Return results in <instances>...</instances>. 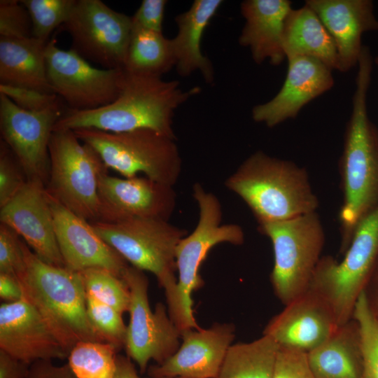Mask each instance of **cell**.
<instances>
[{"label":"cell","instance_id":"obj_7","mask_svg":"<svg viewBox=\"0 0 378 378\" xmlns=\"http://www.w3.org/2000/svg\"><path fill=\"white\" fill-rule=\"evenodd\" d=\"M192 195L199 209V218L194 230L179 241L176 250L178 307L173 321L180 332L200 329L193 314L192 293L203 285L200 270L209 251L220 243L241 245L244 233L234 223L222 224L221 204L213 193L196 183Z\"/></svg>","mask_w":378,"mask_h":378},{"label":"cell","instance_id":"obj_27","mask_svg":"<svg viewBox=\"0 0 378 378\" xmlns=\"http://www.w3.org/2000/svg\"><path fill=\"white\" fill-rule=\"evenodd\" d=\"M283 46L286 58L306 56L339 71L335 41L316 13L304 4L292 9L285 23Z\"/></svg>","mask_w":378,"mask_h":378},{"label":"cell","instance_id":"obj_19","mask_svg":"<svg viewBox=\"0 0 378 378\" xmlns=\"http://www.w3.org/2000/svg\"><path fill=\"white\" fill-rule=\"evenodd\" d=\"M234 331L232 323L183 331L181 345L164 361L148 368L150 377L217 378Z\"/></svg>","mask_w":378,"mask_h":378},{"label":"cell","instance_id":"obj_2","mask_svg":"<svg viewBox=\"0 0 378 378\" xmlns=\"http://www.w3.org/2000/svg\"><path fill=\"white\" fill-rule=\"evenodd\" d=\"M200 92L198 87L183 90L177 80L124 71L119 94L113 102L89 111L66 107L53 131L88 128L120 133L149 129L176 139L175 110Z\"/></svg>","mask_w":378,"mask_h":378},{"label":"cell","instance_id":"obj_14","mask_svg":"<svg viewBox=\"0 0 378 378\" xmlns=\"http://www.w3.org/2000/svg\"><path fill=\"white\" fill-rule=\"evenodd\" d=\"M62 100L39 111H27L0 93L1 140L9 147L27 179L46 185L50 172L49 144L53 128L62 116Z\"/></svg>","mask_w":378,"mask_h":378},{"label":"cell","instance_id":"obj_29","mask_svg":"<svg viewBox=\"0 0 378 378\" xmlns=\"http://www.w3.org/2000/svg\"><path fill=\"white\" fill-rule=\"evenodd\" d=\"M279 345L264 335L250 342L232 344L217 378H272Z\"/></svg>","mask_w":378,"mask_h":378},{"label":"cell","instance_id":"obj_24","mask_svg":"<svg viewBox=\"0 0 378 378\" xmlns=\"http://www.w3.org/2000/svg\"><path fill=\"white\" fill-rule=\"evenodd\" d=\"M221 0H195L186 12L175 18L176 36L171 39L176 68L181 76L200 71L204 80L211 83L214 69L210 60L201 50L203 34L223 4Z\"/></svg>","mask_w":378,"mask_h":378},{"label":"cell","instance_id":"obj_1","mask_svg":"<svg viewBox=\"0 0 378 378\" xmlns=\"http://www.w3.org/2000/svg\"><path fill=\"white\" fill-rule=\"evenodd\" d=\"M373 59L364 46L358 62L352 110L339 169L343 201L339 212L340 253L348 248L360 221L378 206V129L367 110Z\"/></svg>","mask_w":378,"mask_h":378},{"label":"cell","instance_id":"obj_28","mask_svg":"<svg viewBox=\"0 0 378 378\" xmlns=\"http://www.w3.org/2000/svg\"><path fill=\"white\" fill-rule=\"evenodd\" d=\"M175 65L171 39L166 38L162 33L132 27L124 71L162 77Z\"/></svg>","mask_w":378,"mask_h":378},{"label":"cell","instance_id":"obj_39","mask_svg":"<svg viewBox=\"0 0 378 378\" xmlns=\"http://www.w3.org/2000/svg\"><path fill=\"white\" fill-rule=\"evenodd\" d=\"M0 93L8 97L19 108L27 111H42L62 100L54 93L5 84H0Z\"/></svg>","mask_w":378,"mask_h":378},{"label":"cell","instance_id":"obj_31","mask_svg":"<svg viewBox=\"0 0 378 378\" xmlns=\"http://www.w3.org/2000/svg\"><path fill=\"white\" fill-rule=\"evenodd\" d=\"M86 295L115 309L122 314L129 311L130 290L125 281L103 268H89L81 272Z\"/></svg>","mask_w":378,"mask_h":378},{"label":"cell","instance_id":"obj_3","mask_svg":"<svg viewBox=\"0 0 378 378\" xmlns=\"http://www.w3.org/2000/svg\"><path fill=\"white\" fill-rule=\"evenodd\" d=\"M225 185L247 204L258 225L316 212L319 206L304 168L260 150L246 158Z\"/></svg>","mask_w":378,"mask_h":378},{"label":"cell","instance_id":"obj_6","mask_svg":"<svg viewBox=\"0 0 378 378\" xmlns=\"http://www.w3.org/2000/svg\"><path fill=\"white\" fill-rule=\"evenodd\" d=\"M73 131L108 169L125 178L144 174L161 183L174 186L177 183L182 160L175 139L149 129L120 133L88 128Z\"/></svg>","mask_w":378,"mask_h":378},{"label":"cell","instance_id":"obj_25","mask_svg":"<svg viewBox=\"0 0 378 378\" xmlns=\"http://www.w3.org/2000/svg\"><path fill=\"white\" fill-rule=\"evenodd\" d=\"M48 43L33 36L0 37V84L54 93L47 77Z\"/></svg>","mask_w":378,"mask_h":378},{"label":"cell","instance_id":"obj_15","mask_svg":"<svg viewBox=\"0 0 378 378\" xmlns=\"http://www.w3.org/2000/svg\"><path fill=\"white\" fill-rule=\"evenodd\" d=\"M102 172L98 181L97 221L117 223L132 218L169 220L176 203L172 186L146 176L118 178Z\"/></svg>","mask_w":378,"mask_h":378},{"label":"cell","instance_id":"obj_45","mask_svg":"<svg viewBox=\"0 0 378 378\" xmlns=\"http://www.w3.org/2000/svg\"><path fill=\"white\" fill-rule=\"evenodd\" d=\"M369 281H373L378 286V260Z\"/></svg>","mask_w":378,"mask_h":378},{"label":"cell","instance_id":"obj_13","mask_svg":"<svg viewBox=\"0 0 378 378\" xmlns=\"http://www.w3.org/2000/svg\"><path fill=\"white\" fill-rule=\"evenodd\" d=\"M46 62L50 86L69 109H96L119 94L123 69L95 68L72 50L59 48L55 38L47 43Z\"/></svg>","mask_w":378,"mask_h":378},{"label":"cell","instance_id":"obj_40","mask_svg":"<svg viewBox=\"0 0 378 378\" xmlns=\"http://www.w3.org/2000/svg\"><path fill=\"white\" fill-rule=\"evenodd\" d=\"M165 0H144L132 18V27L162 33Z\"/></svg>","mask_w":378,"mask_h":378},{"label":"cell","instance_id":"obj_8","mask_svg":"<svg viewBox=\"0 0 378 378\" xmlns=\"http://www.w3.org/2000/svg\"><path fill=\"white\" fill-rule=\"evenodd\" d=\"M342 255L322 256L309 287L330 304L340 326L353 318L378 260V206L360 221Z\"/></svg>","mask_w":378,"mask_h":378},{"label":"cell","instance_id":"obj_43","mask_svg":"<svg viewBox=\"0 0 378 378\" xmlns=\"http://www.w3.org/2000/svg\"><path fill=\"white\" fill-rule=\"evenodd\" d=\"M0 298L4 302L10 303L22 298V290L18 276L0 273Z\"/></svg>","mask_w":378,"mask_h":378},{"label":"cell","instance_id":"obj_9","mask_svg":"<svg viewBox=\"0 0 378 378\" xmlns=\"http://www.w3.org/2000/svg\"><path fill=\"white\" fill-rule=\"evenodd\" d=\"M270 238L274 262L271 273L274 291L285 305L309 287L322 257L325 232L316 212L291 219L258 225Z\"/></svg>","mask_w":378,"mask_h":378},{"label":"cell","instance_id":"obj_11","mask_svg":"<svg viewBox=\"0 0 378 378\" xmlns=\"http://www.w3.org/2000/svg\"><path fill=\"white\" fill-rule=\"evenodd\" d=\"M121 278L130 293V322L124 347L127 357L143 373L150 360L160 364L178 350L181 332L162 302L156 304L154 312L151 309L148 280L142 270L128 265Z\"/></svg>","mask_w":378,"mask_h":378},{"label":"cell","instance_id":"obj_18","mask_svg":"<svg viewBox=\"0 0 378 378\" xmlns=\"http://www.w3.org/2000/svg\"><path fill=\"white\" fill-rule=\"evenodd\" d=\"M285 306L263 331L280 346L308 353L340 327L330 304L310 288Z\"/></svg>","mask_w":378,"mask_h":378},{"label":"cell","instance_id":"obj_42","mask_svg":"<svg viewBox=\"0 0 378 378\" xmlns=\"http://www.w3.org/2000/svg\"><path fill=\"white\" fill-rule=\"evenodd\" d=\"M29 366L0 349V378H27Z\"/></svg>","mask_w":378,"mask_h":378},{"label":"cell","instance_id":"obj_12","mask_svg":"<svg viewBox=\"0 0 378 378\" xmlns=\"http://www.w3.org/2000/svg\"><path fill=\"white\" fill-rule=\"evenodd\" d=\"M71 50L104 69H122L132 33V18L100 0H76L62 26Z\"/></svg>","mask_w":378,"mask_h":378},{"label":"cell","instance_id":"obj_22","mask_svg":"<svg viewBox=\"0 0 378 378\" xmlns=\"http://www.w3.org/2000/svg\"><path fill=\"white\" fill-rule=\"evenodd\" d=\"M320 18L333 38L339 71L346 72L358 64L364 33L378 31V19L370 0H307L305 4Z\"/></svg>","mask_w":378,"mask_h":378},{"label":"cell","instance_id":"obj_35","mask_svg":"<svg viewBox=\"0 0 378 378\" xmlns=\"http://www.w3.org/2000/svg\"><path fill=\"white\" fill-rule=\"evenodd\" d=\"M27 178L9 147L0 144V208L8 203L24 187Z\"/></svg>","mask_w":378,"mask_h":378},{"label":"cell","instance_id":"obj_38","mask_svg":"<svg viewBox=\"0 0 378 378\" xmlns=\"http://www.w3.org/2000/svg\"><path fill=\"white\" fill-rule=\"evenodd\" d=\"M272 378H316L306 352L279 346Z\"/></svg>","mask_w":378,"mask_h":378},{"label":"cell","instance_id":"obj_17","mask_svg":"<svg viewBox=\"0 0 378 378\" xmlns=\"http://www.w3.org/2000/svg\"><path fill=\"white\" fill-rule=\"evenodd\" d=\"M48 195L64 267L76 272L103 268L121 278L128 267L127 261L97 233L90 222Z\"/></svg>","mask_w":378,"mask_h":378},{"label":"cell","instance_id":"obj_30","mask_svg":"<svg viewBox=\"0 0 378 378\" xmlns=\"http://www.w3.org/2000/svg\"><path fill=\"white\" fill-rule=\"evenodd\" d=\"M118 351L107 342H80L70 351L67 363L78 378H115Z\"/></svg>","mask_w":378,"mask_h":378},{"label":"cell","instance_id":"obj_10","mask_svg":"<svg viewBox=\"0 0 378 378\" xmlns=\"http://www.w3.org/2000/svg\"><path fill=\"white\" fill-rule=\"evenodd\" d=\"M49 155L48 194L77 216L97 221L99 178L108 169L98 153L65 130L53 131Z\"/></svg>","mask_w":378,"mask_h":378},{"label":"cell","instance_id":"obj_16","mask_svg":"<svg viewBox=\"0 0 378 378\" xmlns=\"http://www.w3.org/2000/svg\"><path fill=\"white\" fill-rule=\"evenodd\" d=\"M0 221L15 230L41 260L64 267L44 182L27 180L22 190L1 208Z\"/></svg>","mask_w":378,"mask_h":378},{"label":"cell","instance_id":"obj_20","mask_svg":"<svg viewBox=\"0 0 378 378\" xmlns=\"http://www.w3.org/2000/svg\"><path fill=\"white\" fill-rule=\"evenodd\" d=\"M286 59L287 74L278 93L252 109L253 120L269 127L296 118L306 104L334 85L332 69L320 60L306 56Z\"/></svg>","mask_w":378,"mask_h":378},{"label":"cell","instance_id":"obj_26","mask_svg":"<svg viewBox=\"0 0 378 378\" xmlns=\"http://www.w3.org/2000/svg\"><path fill=\"white\" fill-rule=\"evenodd\" d=\"M316 378H362L359 328L352 318L319 346L307 353Z\"/></svg>","mask_w":378,"mask_h":378},{"label":"cell","instance_id":"obj_36","mask_svg":"<svg viewBox=\"0 0 378 378\" xmlns=\"http://www.w3.org/2000/svg\"><path fill=\"white\" fill-rule=\"evenodd\" d=\"M32 36V23L27 8L16 0L0 1V37Z\"/></svg>","mask_w":378,"mask_h":378},{"label":"cell","instance_id":"obj_33","mask_svg":"<svg viewBox=\"0 0 378 378\" xmlns=\"http://www.w3.org/2000/svg\"><path fill=\"white\" fill-rule=\"evenodd\" d=\"M32 23V36L48 42L52 32L67 20L76 0H22Z\"/></svg>","mask_w":378,"mask_h":378},{"label":"cell","instance_id":"obj_46","mask_svg":"<svg viewBox=\"0 0 378 378\" xmlns=\"http://www.w3.org/2000/svg\"><path fill=\"white\" fill-rule=\"evenodd\" d=\"M374 62L378 68V55L374 58Z\"/></svg>","mask_w":378,"mask_h":378},{"label":"cell","instance_id":"obj_5","mask_svg":"<svg viewBox=\"0 0 378 378\" xmlns=\"http://www.w3.org/2000/svg\"><path fill=\"white\" fill-rule=\"evenodd\" d=\"M97 233L127 262L154 274L164 290L174 321L178 307L176 250L186 231L157 218H132L117 223L91 222Z\"/></svg>","mask_w":378,"mask_h":378},{"label":"cell","instance_id":"obj_32","mask_svg":"<svg viewBox=\"0 0 378 378\" xmlns=\"http://www.w3.org/2000/svg\"><path fill=\"white\" fill-rule=\"evenodd\" d=\"M353 318L360 332L362 378H378V318L370 308L365 290L356 303Z\"/></svg>","mask_w":378,"mask_h":378},{"label":"cell","instance_id":"obj_4","mask_svg":"<svg viewBox=\"0 0 378 378\" xmlns=\"http://www.w3.org/2000/svg\"><path fill=\"white\" fill-rule=\"evenodd\" d=\"M24 270L18 276L22 298L31 303L66 351L78 342H104L91 325L81 274L48 264L24 241Z\"/></svg>","mask_w":378,"mask_h":378},{"label":"cell","instance_id":"obj_23","mask_svg":"<svg viewBox=\"0 0 378 378\" xmlns=\"http://www.w3.org/2000/svg\"><path fill=\"white\" fill-rule=\"evenodd\" d=\"M292 9V3L288 0H246L241 4L245 24L239 43L250 49L255 63L269 60L277 66L286 58L284 31Z\"/></svg>","mask_w":378,"mask_h":378},{"label":"cell","instance_id":"obj_44","mask_svg":"<svg viewBox=\"0 0 378 378\" xmlns=\"http://www.w3.org/2000/svg\"><path fill=\"white\" fill-rule=\"evenodd\" d=\"M115 378H140L129 357L117 356Z\"/></svg>","mask_w":378,"mask_h":378},{"label":"cell","instance_id":"obj_34","mask_svg":"<svg viewBox=\"0 0 378 378\" xmlns=\"http://www.w3.org/2000/svg\"><path fill=\"white\" fill-rule=\"evenodd\" d=\"M86 309L91 325L104 342L113 344L118 351L125 346L127 326L121 313L88 295Z\"/></svg>","mask_w":378,"mask_h":378},{"label":"cell","instance_id":"obj_37","mask_svg":"<svg viewBox=\"0 0 378 378\" xmlns=\"http://www.w3.org/2000/svg\"><path fill=\"white\" fill-rule=\"evenodd\" d=\"M9 226L0 223V273L18 276L24 270L22 241Z\"/></svg>","mask_w":378,"mask_h":378},{"label":"cell","instance_id":"obj_41","mask_svg":"<svg viewBox=\"0 0 378 378\" xmlns=\"http://www.w3.org/2000/svg\"><path fill=\"white\" fill-rule=\"evenodd\" d=\"M27 378H78L68 363L56 365L50 360H41L30 365Z\"/></svg>","mask_w":378,"mask_h":378},{"label":"cell","instance_id":"obj_21","mask_svg":"<svg viewBox=\"0 0 378 378\" xmlns=\"http://www.w3.org/2000/svg\"><path fill=\"white\" fill-rule=\"evenodd\" d=\"M0 349L29 365L63 360L69 355L36 309L23 298L0 306Z\"/></svg>","mask_w":378,"mask_h":378},{"label":"cell","instance_id":"obj_47","mask_svg":"<svg viewBox=\"0 0 378 378\" xmlns=\"http://www.w3.org/2000/svg\"><path fill=\"white\" fill-rule=\"evenodd\" d=\"M149 378H157V377H149ZM161 378H183V377H161Z\"/></svg>","mask_w":378,"mask_h":378}]
</instances>
